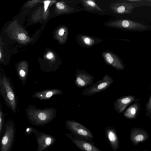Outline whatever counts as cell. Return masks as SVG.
<instances>
[{
    "mask_svg": "<svg viewBox=\"0 0 151 151\" xmlns=\"http://www.w3.org/2000/svg\"><path fill=\"white\" fill-rule=\"evenodd\" d=\"M0 90L5 105L15 113L17 108V96L10 78L2 70L0 73Z\"/></svg>",
    "mask_w": 151,
    "mask_h": 151,
    "instance_id": "cell-1",
    "label": "cell"
},
{
    "mask_svg": "<svg viewBox=\"0 0 151 151\" xmlns=\"http://www.w3.org/2000/svg\"><path fill=\"white\" fill-rule=\"evenodd\" d=\"M57 110L53 107L38 109L35 105H29L25 109L27 116L33 124L41 125L47 123L56 117Z\"/></svg>",
    "mask_w": 151,
    "mask_h": 151,
    "instance_id": "cell-2",
    "label": "cell"
},
{
    "mask_svg": "<svg viewBox=\"0 0 151 151\" xmlns=\"http://www.w3.org/2000/svg\"><path fill=\"white\" fill-rule=\"evenodd\" d=\"M65 123L66 128L74 136L94 143L93 134L85 126L73 120H66Z\"/></svg>",
    "mask_w": 151,
    "mask_h": 151,
    "instance_id": "cell-3",
    "label": "cell"
},
{
    "mask_svg": "<svg viewBox=\"0 0 151 151\" xmlns=\"http://www.w3.org/2000/svg\"><path fill=\"white\" fill-rule=\"evenodd\" d=\"M114 80L109 75L106 74L102 79L84 89L82 94L84 96H91L107 89L113 83Z\"/></svg>",
    "mask_w": 151,
    "mask_h": 151,
    "instance_id": "cell-4",
    "label": "cell"
},
{
    "mask_svg": "<svg viewBox=\"0 0 151 151\" xmlns=\"http://www.w3.org/2000/svg\"><path fill=\"white\" fill-rule=\"evenodd\" d=\"M108 26L132 30L145 29L147 27L142 24L127 19H119L109 22L107 24Z\"/></svg>",
    "mask_w": 151,
    "mask_h": 151,
    "instance_id": "cell-5",
    "label": "cell"
},
{
    "mask_svg": "<svg viewBox=\"0 0 151 151\" xmlns=\"http://www.w3.org/2000/svg\"><path fill=\"white\" fill-rule=\"evenodd\" d=\"M74 83L79 88H83L90 86L93 82V77L86 71L76 69Z\"/></svg>",
    "mask_w": 151,
    "mask_h": 151,
    "instance_id": "cell-6",
    "label": "cell"
},
{
    "mask_svg": "<svg viewBox=\"0 0 151 151\" xmlns=\"http://www.w3.org/2000/svg\"><path fill=\"white\" fill-rule=\"evenodd\" d=\"M76 147L82 151H102L96 146L94 143L75 137L71 134H65Z\"/></svg>",
    "mask_w": 151,
    "mask_h": 151,
    "instance_id": "cell-7",
    "label": "cell"
},
{
    "mask_svg": "<svg viewBox=\"0 0 151 151\" xmlns=\"http://www.w3.org/2000/svg\"><path fill=\"white\" fill-rule=\"evenodd\" d=\"M140 99L136 98L132 95H127L117 99L114 103L115 110L118 113H122L127 107L130 104L139 102Z\"/></svg>",
    "mask_w": 151,
    "mask_h": 151,
    "instance_id": "cell-8",
    "label": "cell"
},
{
    "mask_svg": "<svg viewBox=\"0 0 151 151\" xmlns=\"http://www.w3.org/2000/svg\"><path fill=\"white\" fill-rule=\"evenodd\" d=\"M149 137L147 132L141 128L135 127L130 132L129 138L133 144L137 146L140 143L144 142Z\"/></svg>",
    "mask_w": 151,
    "mask_h": 151,
    "instance_id": "cell-9",
    "label": "cell"
},
{
    "mask_svg": "<svg viewBox=\"0 0 151 151\" xmlns=\"http://www.w3.org/2000/svg\"><path fill=\"white\" fill-rule=\"evenodd\" d=\"M106 63L112 66L118 71L123 70L125 66L119 58L111 51H106L102 53Z\"/></svg>",
    "mask_w": 151,
    "mask_h": 151,
    "instance_id": "cell-10",
    "label": "cell"
},
{
    "mask_svg": "<svg viewBox=\"0 0 151 151\" xmlns=\"http://www.w3.org/2000/svg\"><path fill=\"white\" fill-rule=\"evenodd\" d=\"M105 135L107 141L114 151L119 147V139L117 132L113 127H106L105 129Z\"/></svg>",
    "mask_w": 151,
    "mask_h": 151,
    "instance_id": "cell-11",
    "label": "cell"
},
{
    "mask_svg": "<svg viewBox=\"0 0 151 151\" xmlns=\"http://www.w3.org/2000/svg\"><path fill=\"white\" fill-rule=\"evenodd\" d=\"M133 4L116 2L111 3L110 8L114 13L122 14H131L134 8Z\"/></svg>",
    "mask_w": 151,
    "mask_h": 151,
    "instance_id": "cell-12",
    "label": "cell"
},
{
    "mask_svg": "<svg viewBox=\"0 0 151 151\" xmlns=\"http://www.w3.org/2000/svg\"><path fill=\"white\" fill-rule=\"evenodd\" d=\"M12 124H8L6 126L5 134L2 139L1 151H8L11 146L14 131Z\"/></svg>",
    "mask_w": 151,
    "mask_h": 151,
    "instance_id": "cell-13",
    "label": "cell"
},
{
    "mask_svg": "<svg viewBox=\"0 0 151 151\" xmlns=\"http://www.w3.org/2000/svg\"><path fill=\"white\" fill-rule=\"evenodd\" d=\"M62 93V90L57 88H53L37 91L32 95V97L43 100L50 99L53 96L60 95Z\"/></svg>",
    "mask_w": 151,
    "mask_h": 151,
    "instance_id": "cell-14",
    "label": "cell"
},
{
    "mask_svg": "<svg viewBox=\"0 0 151 151\" xmlns=\"http://www.w3.org/2000/svg\"><path fill=\"white\" fill-rule=\"evenodd\" d=\"M99 39L85 35H79L76 37V41L82 46L90 47L100 41Z\"/></svg>",
    "mask_w": 151,
    "mask_h": 151,
    "instance_id": "cell-15",
    "label": "cell"
},
{
    "mask_svg": "<svg viewBox=\"0 0 151 151\" xmlns=\"http://www.w3.org/2000/svg\"><path fill=\"white\" fill-rule=\"evenodd\" d=\"M140 109V104L139 102H134L125 111L124 115L127 119H135L139 113Z\"/></svg>",
    "mask_w": 151,
    "mask_h": 151,
    "instance_id": "cell-16",
    "label": "cell"
},
{
    "mask_svg": "<svg viewBox=\"0 0 151 151\" xmlns=\"http://www.w3.org/2000/svg\"><path fill=\"white\" fill-rule=\"evenodd\" d=\"M17 73L23 85L26 84L28 75V70L27 65L21 64L16 69Z\"/></svg>",
    "mask_w": 151,
    "mask_h": 151,
    "instance_id": "cell-17",
    "label": "cell"
},
{
    "mask_svg": "<svg viewBox=\"0 0 151 151\" xmlns=\"http://www.w3.org/2000/svg\"><path fill=\"white\" fill-rule=\"evenodd\" d=\"M82 4L86 10L88 11L97 10L99 11L103 12L94 1L81 0Z\"/></svg>",
    "mask_w": 151,
    "mask_h": 151,
    "instance_id": "cell-18",
    "label": "cell"
},
{
    "mask_svg": "<svg viewBox=\"0 0 151 151\" xmlns=\"http://www.w3.org/2000/svg\"><path fill=\"white\" fill-rule=\"evenodd\" d=\"M53 141L52 137L42 136L39 139V145L42 149H44L51 144Z\"/></svg>",
    "mask_w": 151,
    "mask_h": 151,
    "instance_id": "cell-19",
    "label": "cell"
},
{
    "mask_svg": "<svg viewBox=\"0 0 151 151\" xmlns=\"http://www.w3.org/2000/svg\"><path fill=\"white\" fill-rule=\"evenodd\" d=\"M145 106L146 115L151 120V93L145 104Z\"/></svg>",
    "mask_w": 151,
    "mask_h": 151,
    "instance_id": "cell-20",
    "label": "cell"
},
{
    "mask_svg": "<svg viewBox=\"0 0 151 151\" xmlns=\"http://www.w3.org/2000/svg\"><path fill=\"white\" fill-rule=\"evenodd\" d=\"M4 116V113L1 108V104L0 109V131L1 132L2 127V124Z\"/></svg>",
    "mask_w": 151,
    "mask_h": 151,
    "instance_id": "cell-21",
    "label": "cell"
},
{
    "mask_svg": "<svg viewBox=\"0 0 151 151\" xmlns=\"http://www.w3.org/2000/svg\"><path fill=\"white\" fill-rule=\"evenodd\" d=\"M19 38L21 40H23L26 38V35L24 34L20 33L18 36Z\"/></svg>",
    "mask_w": 151,
    "mask_h": 151,
    "instance_id": "cell-22",
    "label": "cell"
},
{
    "mask_svg": "<svg viewBox=\"0 0 151 151\" xmlns=\"http://www.w3.org/2000/svg\"><path fill=\"white\" fill-rule=\"evenodd\" d=\"M50 2V1H44V9L45 12H46L47 11Z\"/></svg>",
    "mask_w": 151,
    "mask_h": 151,
    "instance_id": "cell-23",
    "label": "cell"
},
{
    "mask_svg": "<svg viewBox=\"0 0 151 151\" xmlns=\"http://www.w3.org/2000/svg\"><path fill=\"white\" fill-rule=\"evenodd\" d=\"M47 58L48 59H51L53 57V55L51 52H49L47 54Z\"/></svg>",
    "mask_w": 151,
    "mask_h": 151,
    "instance_id": "cell-24",
    "label": "cell"
},
{
    "mask_svg": "<svg viewBox=\"0 0 151 151\" xmlns=\"http://www.w3.org/2000/svg\"><path fill=\"white\" fill-rule=\"evenodd\" d=\"M1 58V52H0V58Z\"/></svg>",
    "mask_w": 151,
    "mask_h": 151,
    "instance_id": "cell-25",
    "label": "cell"
},
{
    "mask_svg": "<svg viewBox=\"0 0 151 151\" xmlns=\"http://www.w3.org/2000/svg\"><path fill=\"white\" fill-rule=\"evenodd\" d=\"M150 88L151 89V82H150Z\"/></svg>",
    "mask_w": 151,
    "mask_h": 151,
    "instance_id": "cell-26",
    "label": "cell"
},
{
    "mask_svg": "<svg viewBox=\"0 0 151 151\" xmlns=\"http://www.w3.org/2000/svg\"><path fill=\"white\" fill-rule=\"evenodd\" d=\"M142 151H147V150H143Z\"/></svg>",
    "mask_w": 151,
    "mask_h": 151,
    "instance_id": "cell-27",
    "label": "cell"
}]
</instances>
